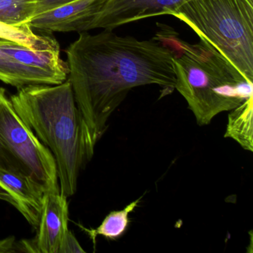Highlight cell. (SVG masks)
<instances>
[{
    "instance_id": "7a4b0ae2",
    "label": "cell",
    "mask_w": 253,
    "mask_h": 253,
    "mask_svg": "<svg viewBox=\"0 0 253 253\" xmlns=\"http://www.w3.org/2000/svg\"><path fill=\"white\" fill-rule=\"evenodd\" d=\"M20 118L54 156L60 192L75 195L81 170L95 146L80 112L69 79L58 85H29L10 97Z\"/></svg>"
},
{
    "instance_id": "9c48e42d",
    "label": "cell",
    "mask_w": 253,
    "mask_h": 253,
    "mask_svg": "<svg viewBox=\"0 0 253 253\" xmlns=\"http://www.w3.org/2000/svg\"><path fill=\"white\" fill-rule=\"evenodd\" d=\"M67 198L60 192H45L42 214L35 238L38 253H58L69 230Z\"/></svg>"
},
{
    "instance_id": "8fae6325",
    "label": "cell",
    "mask_w": 253,
    "mask_h": 253,
    "mask_svg": "<svg viewBox=\"0 0 253 253\" xmlns=\"http://www.w3.org/2000/svg\"><path fill=\"white\" fill-rule=\"evenodd\" d=\"M0 81L19 88L29 85H58L66 80L51 72L18 63L0 49Z\"/></svg>"
},
{
    "instance_id": "52a82bcc",
    "label": "cell",
    "mask_w": 253,
    "mask_h": 253,
    "mask_svg": "<svg viewBox=\"0 0 253 253\" xmlns=\"http://www.w3.org/2000/svg\"><path fill=\"white\" fill-rule=\"evenodd\" d=\"M108 0H75L37 15L31 27L45 32H88Z\"/></svg>"
},
{
    "instance_id": "5bb4252c",
    "label": "cell",
    "mask_w": 253,
    "mask_h": 253,
    "mask_svg": "<svg viewBox=\"0 0 253 253\" xmlns=\"http://www.w3.org/2000/svg\"><path fill=\"white\" fill-rule=\"evenodd\" d=\"M141 198L133 201L125 208L118 211H112L103 219L100 226L96 229H86L80 226L92 240L94 246L98 235L107 239L116 240L121 238L128 229L129 224V214L137 208Z\"/></svg>"
},
{
    "instance_id": "5b68a950",
    "label": "cell",
    "mask_w": 253,
    "mask_h": 253,
    "mask_svg": "<svg viewBox=\"0 0 253 253\" xmlns=\"http://www.w3.org/2000/svg\"><path fill=\"white\" fill-rule=\"evenodd\" d=\"M0 169L26 176L45 192H60L55 159L0 87Z\"/></svg>"
},
{
    "instance_id": "277c9868",
    "label": "cell",
    "mask_w": 253,
    "mask_h": 253,
    "mask_svg": "<svg viewBox=\"0 0 253 253\" xmlns=\"http://www.w3.org/2000/svg\"><path fill=\"white\" fill-rule=\"evenodd\" d=\"M169 15L253 82V0H190Z\"/></svg>"
},
{
    "instance_id": "30bf717a",
    "label": "cell",
    "mask_w": 253,
    "mask_h": 253,
    "mask_svg": "<svg viewBox=\"0 0 253 253\" xmlns=\"http://www.w3.org/2000/svg\"><path fill=\"white\" fill-rule=\"evenodd\" d=\"M0 49L22 64L51 72L66 80L69 77V66L60 57V50L34 51L2 38H0Z\"/></svg>"
},
{
    "instance_id": "8992f818",
    "label": "cell",
    "mask_w": 253,
    "mask_h": 253,
    "mask_svg": "<svg viewBox=\"0 0 253 253\" xmlns=\"http://www.w3.org/2000/svg\"><path fill=\"white\" fill-rule=\"evenodd\" d=\"M190 0H108L90 25L88 31H112L120 26L149 17L169 15Z\"/></svg>"
},
{
    "instance_id": "7c38bea8",
    "label": "cell",
    "mask_w": 253,
    "mask_h": 253,
    "mask_svg": "<svg viewBox=\"0 0 253 253\" xmlns=\"http://www.w3.org/2000/svg\"><path fill=\"white\" fill-rule=\"evenodd\" d=\"M224 137L232 139L243 149L253 152V97L230 111Z\"/></svg>"
},
{
    "instance_id": "2e32d148",
    "label": "cell",
    "mask_w": 253,
    "mask_h": 253,
    "mask_svg": "<svg viewBox=\"0 0 253 253\" xmlns=\"http://www.w3.org/2000/svg\"><path fill=\"white\" fill-rule=\"evenodd\" d=\"M0 253H38L35 239L23 240L17 242L14 237L0 241Z\"/></svg>"
},
{
    "instance_id": "e0dca14e",
    "label": "cell",
    "mask_w": 253,
    "mask_h": 253,
    "mask_svg": "<svg viewBox=\"0 0 253 253\" xmlns=\"http://www.w3.org/2000/svg\"><path fill=\"white\" fill-rule=\"evenodd\" d=\"M85 250L82 248L75 235L70 230L68 231L60 245L58 253H84Z\"/></svg>"
},
{
    "instance_id": "ac0fdd59",
    "label": "cell",
    "mask_w": 253,
    "mask_h": 253,
    "mask_svg": "<svg viewBox=\"0 0 253 253\" xmlns=\"http://www.w3.org/2000/svg\"><path fill=\"white\" fill-rule=\"evenodd\" d=\"M72 1L75 0H39L36 16Z\"/></svg>"
},
{
    "instance_id": "4fadbf2b",
    "label": "cell",
    "mask_w": 253,
    "mask_h": 253,
    "mask_svg": "<svg viewBox=\"0 0 253 253\" xmlns=\"http://www.w3.org/2000/svg\"><path fill=\"white\" fill-rule=\"evenodd\" d=\"M30 26L15 27L0 22V38L13 41L34 51L60 50V45L49 32L37 34Z\"/></svg>"
},
{
    "instance_id": "6da1fadb",
    "label": "cell",
    "mask_w": 253,
    "mask_h": 253,
    "mask_svg": "<svg viewBox=\"0 0 253 253\" xmlns=\"http://www.w3.org/2000/svg\"><path fill=\"white\" fill-rule=\"evenodd\" d=\"M66 54L68 78L94 146L132 88L159 85L163 96L174 90V52L155 38L139 41L110 30L81 32Z\"/></svg>"
},
{
    "instance_id": "9a60e30c",
    "label": "cell",
    "mask_w": 253,
    "mask_h": 253,
    "mask_svg": "<svg viewBox=\"0 0 253 253\" xmlns=\"http://www.w3.org/2000/svg\"><path fill=\"white\" fill-rule=\"evenodd\" d=\"M38 2L39 0H0V22L15 27L30 26L36 16Z\"/></svg>"
},
{
    "instance_id": "3957f363",
    "label": "cell",
    "mask_w": 253,
    "mask_h": 253,
    "mask_svg": "<svg viewBox=\"0 0 253 253\" xmlns=\"http://www.w3.org/2000/svg\"><path fill=\"white\" fill-rule=\"evenodd\" d=\"M155 39L167 42L172 49L174 89L186 100L198 126L209 125L217 115L253 97V82L202 41L186 43L169 32L158 34Z\"/></svg>"
},
{
    "instance_id": "ba28073f",
    "label": "cell",
    "mask_w": 253,
    "mask_h": 253,
    "mask_svg": "<svg viewBox=\"0 0 253 253\" xmlns=\"http://www.w3.org/2000/svg\"><path fill=\"white\" fill-rule=\"evenodd\" d=\"M45 191L32 179L0 169V200L15 207L29 224L38 229Z\"/></svg>"
}]
</instances>
